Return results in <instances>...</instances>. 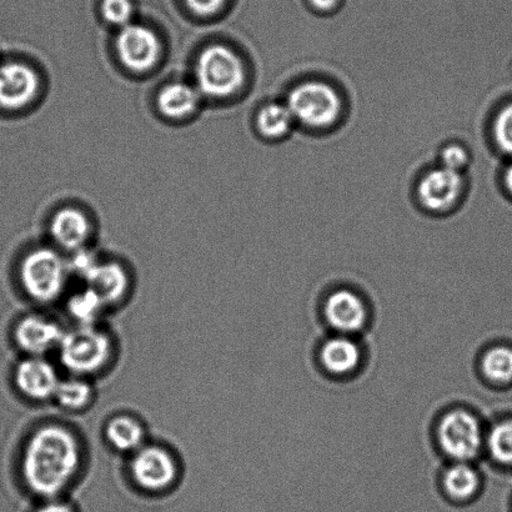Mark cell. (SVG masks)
I'll return each instance as SVG.
<instances>
[{"label": "cell", "mask_w": 512, "mask_h": 512, "mask_svg": "<svg viewBox=\"0 0 512 512\" xmlns=\"http://www.w3.org/2000/svg\"><path fill=\"white\" fill-rule=\"evenodd\" d=\"M311 8L319 13H331L338 9L341 0H309Z\"/></svg>", "instance_id": "cell-30"}, {"label": "cell", "mask_w": 512, "mask_h": 512, "mask_svg": "<svg viewBox=\"0 0 512 512\" xmlns=\"http://www.w3.org/2000/svg\"><path fill=\"white\" fill-rule=\"evenodd\" d=\"M67 331L54 316L33 311L20 316L12 331L13 343L23 356H48L57 353Z\"/></svg>", "instance_id": "cell-9"}, {"label": "cell", "mask_w": 512, "mask_h": 512, "mask_svg": "<svg viewBox=\"0 0 512 512\" xmlns=\"http://www.w3.org/2000/svg\"><path fill=\"white\" fill-rule=\"evenodd\" d=\"M505 185L509 192L512 194V164L505 172Z\"/></svg>", "instance_id": "cell-31"}, {"label": "cell", "mask_w": 512, "mask_h": 512, "mask_svg": "<svg viewBox=\"0 0 512 512\" xmlns=\"http://www.w3.org/2000/svg\"><path fill=\"white\" fill-rule=\"evenodd\" d=\"M471 153L464 144L449 143L440 150V165L453 172L463 173L469 168Z\"/></svg>", "instance_id": "cell-26"}, {"label": "cell", "mask_w": 512, "mask_h": 512, "mask_svg": "<svg viewBox=\"0 0 512 512\" xmlns=\"http://www.w3.org/2000/svg\"><path fill=\"white\" fill-rule=\"evenodd\" d=\"M118 351L117 339L100 324L67 329L55 354L65 374L95 380L112 368Z\"/></svg>", "instance_id": "cell-2"}, {"label": "cell", "mask_w": 512, "mask_h": 512, "mask_svg": "<svg viewBox=\"0 0 512 512\" xmlns=\"http://www.w3.org/2000/svg\"><path fill=\"white\" fill-rule=\"evenodd\" d=\"M64 309L73 326H90L103 324L105 316L110 313L104 300L88 288L80 284L78 289L69 290L64 298Z\"/></svg>", "instance_id": "cell-18"}, {"label": "cell", "mask_w": 512, "mask_h": 512, "mask_svg": "<svg viewBox=\"0 0 512 512\" xmlns=\"http://www.w3.org/2000/svg\"><path fill=\"white\" fill-rule=\"evenodd\" d=\"M100 14L105 22L119 30L133 23L135 8L132 0H102Z\"/></svg>", "instance_id": "cell-24"}, {"label": "cell", "mask_w": 512, "mask_h": 512, "mask_svg": "<svg viewBox=\"0 0 512 512\" xmlns=\"http://www.w3.org/2000/svg\"><path fill=\"white\" fill-rule=\"evenodd\" d=\"M484 374L495 383H511L512 381V350L495 348L486 353L483 360Z\"/></svg>", "instance_id": "cell-23"}, {"label": "cell", "mask_w": 512, "mask_h": 512, "mask_svg": "<svg viewBox=\"0 0 512 512\" xmlns=\"http://www.w3.org/2000/svg\"><path fill=\"white\" fill-rule=\"evenodd\" d=\"M104 443L114 453L128 458L150 440L148 426L139 415L119 411L110 415L103 425Z\"/></svg>", "instance_id": "cell-15"}, {"label": "cell", "mask_w": 512, "mask_h": 512, "mask_svg": "<svg viewBox=\"0 0 512 512\" xmlns=\"http://www.w3.org/2000/svg\"><path fill=\"white\" fill-rule=\"evenodd\" d=\"M184 3L198 17L210 18L222 12L228 0H184Z\"/></svg>", "instance_id": "cell-28"}, {"label": "cell", "mask_w": 512, "mask_h": 512, "mask_svg": "<svg viewBox=\"0 0 512 512\" xmlns=\"http://www.w3.org/2000/svg\"><path fill=\"white\" fill-rule=\"evenodd\" d=\"M321 360L331 373H350L360 363V349L353 340L338 336L324 344L323 350H321Z\"/></svg>", "instance_id": "cell-21"}, {"label": "cell", "mask_w": 512, "mask_h": 512, "mask_svg": "<svg viewBox=\"0 0 512 512\" xmlns=\"http://www.w3.org/2000/svg\"><path fill=\"white\" fill-rule=\"evenodd\" d=\"M295 123L310 132L336 127L345 112L340 90L326 80L310 79L296 84L285 99Z\"/></svg>", "instance_id": "cell-5"}, {"label": "cell", "mask_w": 512, "mask_h": 512, "mask_svg": "<svg viewBox=\"0 0 512 512\" xmlns=\"http://www.w3.org/2000/svg\"><path fill=\"white\" fill-rule=\"evenodd\" d=\"M194 78L203 98L227 100L242 92L247 84V65L228 45L212 44L195 60Z\"/></svg>", "instance_id": "cell-4"}, {"label": "cell", "mask_w": 512, "mask_h": 512, "mask_svg": "<svg viewBox=\"0 0 512 512\" xmlns=\"http://www.w3.org/2000/svg\"><path fill=\"white\" fill-rule=\"evenodd\" d=\"M95 400L97 388L94 380L65 374L55 391L53 403L65 413L82 414L92 408Z\"/></svg>", "instance_id": "cell-19"}, {"label": "cell", "mask_w": 512, "mask_h": 512, "mask_svg": "<svg viewBox=\"0 0 512 512\" xmlns=\"http://www.w3.org/2000/svg\"><path fill=\"white\" fill-rule=\"evenodd\" d=\"M118 59L130 72L143 74L153 70L162 59V40L147 25L132 23L119 29L115 38Z\"/></svg>", "instance_id": "cell-10"}, {"label": "cell", "mask_w": 512, "mask_h": 512, "mask_svg": "<svg viewBox=\"0 0 512 512\" xmlns=\"http://www.w3.org/2000/svg\"><path fill=\"white\" fill-rule=\"evenodd\" d=\"M329 324L341 333H355L363 328L366 309L358 295L348 290L336 291L325 304Z\"/></svg>", "instance_id": "cell-17"}, {"label": "cell", "mask_w": 512, "mask_h": 512, "mask_svg": "<svg viewBox=\"0 0 512 512\" xmlns=\"http://www.w3.org/2000/svg\"><path fill=\"white\" fill-rule=\"evenodd\" d=\"M125 459L130 481L145 493H165L179 483L183 473L178 451L160 441L149 440Z\"/></svg>", "instance_id": "cell-6"}, {"label": "cell", "mask_w": 512, "mask_h": 512, "mask_svg": "<svg viewBox=\"0 0 512 512\" xmlns=\"http://www.w3.org/2000/svg\"><path fill=\"white\" fill-rule=\"evenodd\" d=\"M489 446L496 460L512 465V421H505L495 426L491 431Z\"/></svg>", "instance_id": "cell-25"}, {"label": "cell", "mask_w": 512, "mask_h": 512, "mask_svg": "<svg viewBox=\"0 0 512 512\" xmlns=\"http://www.w3.org/2000/svg\"><path fill=\"white\" fill-rule=\"evenodd\" d=\"M296 123L285 102L266 103L256 113L255 127L266 140H281L288 137Z\"/></svg>", "instance_id": "cell-20"}, {"label": "cell", "mask_w": 512, "mask_h": 512, "mask_svg": "<svg viewBox=\"0 0 512 512\" xmlns=\"http://www.w3.org/2000/svg\"><path fill=\"white\" fill-rule=\"evenodd\" d=\"M39 92L40 78L37 70L20 62L0 64V108H27Z\"/></svg>", "instance_id": "cell-14"}, {"label": "cell", "mask_w": 512, "mask_h": 512, "mask_svg": "<svg viewBox=\"0 0 512 512\" xmlns=\"http://www.w3.org/2000/svg\"><path fill=\"white\" fill-rule=\"evenodd\" d=\"M493 134L496 144L504 153L512 154V104L496 115Z\"/></svg>", "instance_id": "cell-27"}, {"label": "cell", "mask_w": 512, "mask_h": 512, "mask_svg": "<svg viewBox=\"0 0 512 512\" xmlns=\"http://www.w3.org/2000/svg\"><path fill=\"white\" fill-rule=\"evenodd\" d=\"M439 439L441 448L450 458L466 463L479 454L483 445V431L473 414L455 410L441 421Z\"/></svg>", "instance_id": "cell-12"}, {"label": "cell", "mask_w": 512, "mask_h": 512, "mask_svg": "<svg viewBox=\"0 0 512 512\" xmlns=\"http://www.w3.org/2000/svg\"><path fill=\"white\" fill-rule=\"evenodd\" d=\"M72 278L68 256L53 245L30 249L18 266L20 290L30 303L42 308L64 300Z\"/></svg>", "instance_id": "cell-3"}, {"label": "cell", "mask_w": 512, "mask_h": 512, "mask_svg": "<svg viewBox=\"0 0 512 512\" xmlns=\"http://www.w3.org/2000/svg\"><path fill=\"white\" fill-rule=\"evenodd\" d=\"M52 245L65 255L90 248L94 237L93 223L82 209L65 207L53 214L49 222Z\"/></svg>", "instance_id": "cell-13"}, {"label": "cell", "mask_w": 512, "mask_h": 512, "mask_svg": "<svg viewBox=\"0 0 512 512\" xmlns=\"http://www.w3.org/2000/svg\"><path fill=\"white\" fill-rule=\"evenodd\" d=\"M446 493L456 501L474 498L480 488L479 474L466 463H458L446 471L444 476Z\"/></svg>", "instance_id": "cell-22"}, {"label": "cell", "mask_w": 512, "mask_h": 512, "mask_svg": "<svg viewBox=\"0 0 512 512\" xmlns=\"http://www.w3.org/2000/svg\"><path fill=\"white\" fill-rule=\"evenodd\" d=\"M44 501L45 503L35 512H73V509L59 498Z\"/></svg>", "instance_id": "cell-29"}, {"label": "cell", "mask_w": 512, "mask_h": 512, "mask_svg": "<svg viewBox=\"0 0 512 512\" xmlns=\"http://www.w3.org/2000/svg\"><path fill=\"white\" fill-rule=\"evenodd\" d=\"M465 175L444 167L428 170L416 188L421 208L433 214H446L454 210L466 193Z\"/></svg>", "instance_id": "cell-11"}, {"label": "cell", "mask_w": 512, "mask_h": 512, "mask_svg": "<svg viewBox=\"0 0 512 512\" xmlns=\"http://www.w3.org/2000/svg\"><path fill=\"white\" fill-rule=\"evenodd\" d=\"M87 461V444L80 431L64 421H40L20 451V478L30 493L44 500L57 499L79 479Z\"/></svg>", "instance_id": "cell-1"}, {"label": "cell", "mask_w": 512, "mask_h": 512, "mask_svg": "<svg viewBox=\"0 0 512 512\" xmlns=\"http://www.w3.org/2000/svg\"><path fill=\"white\" fill-rule=\"evenodd\" d=\"M73 276L80 280V284L94 290L110 311L127 303L133 293V278L128 266L119 260L100 258L94 250L79 256Z\"/></svg>", "instance_id": "cell-7"}, {"label": "cell", "mask_w": 512, "mask_h": 512, "mask_svg": "<svg viewBox=\"0 0 512 512\" xmlns=\"http://www.w3.org/2000/svg\"><path fill=\"white\" fill-rule=\"evenodd\" d=\"M62 378L60 366L47 356H23L13 370L15 390L33 404L53 403Z\"/></svg>", "instance_id": "cell-8"}, {"label": "cell", "mask_w": 512, "mask_h": 512, "mask_svg": "<svg viewBox=\"0 0 512 512\" xmlns=\"http://www.w3.org/2000/svg\"><path fill=\"white\" fill-rule=\"evenodd\" d=\"M203 99L195 84L173 82L160 89L157 107L164 118L179 122L197 113Z\"/></svg>", "instance_id": "cell-16"}]
</instances>
